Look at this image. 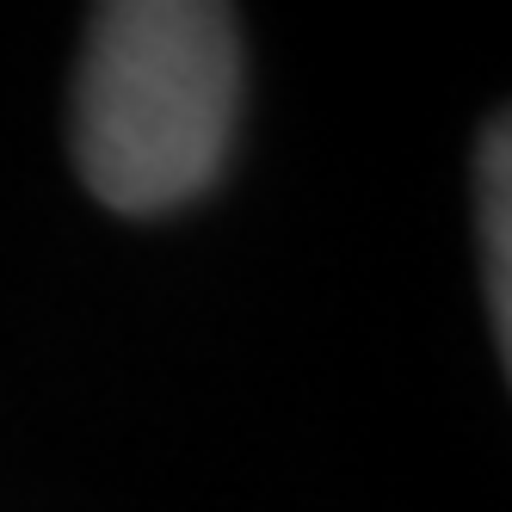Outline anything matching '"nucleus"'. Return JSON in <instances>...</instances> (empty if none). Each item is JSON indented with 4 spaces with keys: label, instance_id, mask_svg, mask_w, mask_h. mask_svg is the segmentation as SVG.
Here are the masks:
<instances>
[{
    "label": "nucleus",
    "instance_id": "nucleus-1",
    "mask_svg": "<svg viewBox=\"0 0 512 512\" xmlns=\"http://www.w3.org/2000/svg\"><path fill=\"white\" fill-rule=\"evenodd\" d=\"M241 118V31L216 0L93 7L75 68V167L99 204L155 216L216 186Z\"/></svg>",
    "mask_w": 512,
    "mask_h": 512
},
{
    "label": "nucleus",
    "instance_id": "nucleus-2",
    "mask_svg": "<svg viewBox=\"0 0 512 512\" xmlns=\"http://www.w3.org/2000/svg\"><path fill=\"white\" fill-rule=\"evenodd\" d=\"M475 204H482V284L494 309V340L500 352H512V136H506V118L482 130Z\"/></svg>",
    "mask_w": 512,
    "mask_h": 512
}]
</instances>
